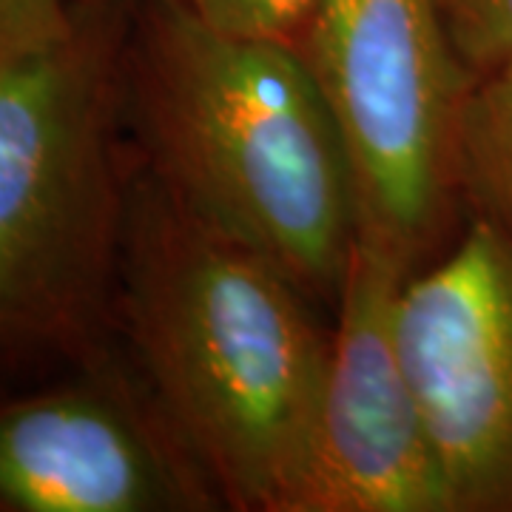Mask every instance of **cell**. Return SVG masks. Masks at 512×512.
<instances>
[{"label":"cell","instance_id":"1","mask_svg":"<svg viewBox=\"0 0 512 512\" xmlns=\"http://www.w3.org/2000/svg\"><path fill=\"white\" fill-rule=\"evenodd\" d=\"M114 328L140 390L234 510L299 512L328 339L265 256L131 168Z\"/></svg>","mask_w":512,"mask_h":512},{"label":"cell","instance_id":"2","mask_svg":"<svg viewBox=\"0 0 512 512\" xmlns=\"http://www.w3.org/2000/svg\"><path fill=\"white\" fill-rule=\"evenodd\" d=\"M140 165L197 220L336 302L359 231L339 128L291 40L225 32L160 0L120 43Z\"/></svg>","mask_w":512,"mask_h":512},{"label":"cell","instance_id":"3","mask_svg":"<svg viewBox=\"0 0 512 512\" xmlns=\"http://www.w3.org/2000/svg\"><path fill=\"white\" fill-rule=\"evenodd\" d=\"M120 43L77 9L63 35L0 55V396L111 356L131 177Z\"/></svg>","mask_w":512,"mask_h":512},{"label":"cell","instance_id":"4","mask_svg":"<svg viewBox=\"0 0 512 512\" xmlns=\"http://www.w3.org/2000/svg\"><path fill=\"white\" fill-rule=\"evenodd\" d=\"M348 154L359 237L413 271L456 185V120L470 74L439 0H313L293 40Z\"/></svg>","mask_w":512,"mask_h":512},{"label":"cell","instance_id":"5","mask_svg":"<svg viewBox=\"0 0 512 512\" xmlns=\"http://www.w3.org/2000/svg\"><path fill=\"white\" fill-rule=\"evenodd\" d=\"M399 345L450 512H512V239L476 217L407 276Z\"/></svg>","mask_w":512,"mask_h":512},{"label":"cell","instance_id":"6","mask_svg":"<svg viewBox=\"0 0 512 512\" xmlns=\"http://www.w3.org/2000/svg\"><path fill=\"white\" fill-rule=\"evenodd\" d=\"M410 268L353 239L299 512H450L439 456L399 345Z\"/></svg>","mask_w":512,"mask_h":512},{"label":"cell","instance_id":"7","mask_svg":"<svg viewBox=\"0 0 512 512\" xmlns=\"http://www.w3.org/2000/svg\"><path fill=\"white\" fill-rule=\"evenodd\" d=\"M205 484L114 353L0 396V512L202 510Z\"/></svg>","mask_w":512,"mask_h":512},{"label":"cell","instance_id":"8","mask_svg":"<svg viewBox=\"0 0 512 512\" xmlns=\"http://www.w3.org/2000/svg\"><path fill=\"white\" fill-rule=\"evenodd\" d=\"M456 185L512 239V55L473 74L456 120Z\"/></svg>","mask_w":512,"mask_h":512},{"label":"cell","instance_id":"9","mask_svg":"<svg viewBox=\"0 0 512 512\" xmlns=\"http://www.w3.org/2000/svg\"><path fill=\"white\" fill-rule=\"evenodd\" d=\"M439 9L470 77L512 55V0H439Z\"/></svg>","mask_w":512,"mask_h":512},{"label":"cell","instance_id":"10","mask_svg":"<svg viewBox=\"0 0 512 512\" xmlns=\"http://www.w3.org/2000/svg\"><path fill=\"white\" fill-rule=\"evenodd\" d=\"M185 12L237 35L296 40L313 0H174Z\"/></svg>","mask_w":512,"mask_h":512},{"label":"cell","instance_id":"11","mask_svg":"<svg viewBox=\"0 0 512 512\" xmlns=\"http://www.w3.org/2000/svg\"><path fill=\"white\" fill-rule=\"evenodd\" d=\"M74 12L72 0H0V55L63 35Z\"/></svg>","mask_w":512,"mask_h":512}]
</instances>
